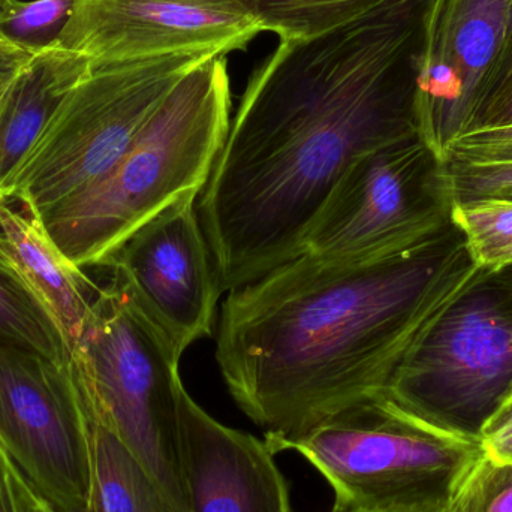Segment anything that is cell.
<instances>
[{"label": "cell", "instance_id": "ba28073f", "mask_svg": "<svg viewBox=\"0 0 512 512\" xmlns=\"http://www.w3.org/2000/svg\"><path fill=\"white\" fill-rule=\"evenodd\" d=\"M451 210L444 161L418 135L406 138L349 165L313 219L301 254L328 261L403 254L447 230Z\"/></svg>", "mask_w": 512, "mask_h": 512}, {"label": "cell", "instance_id": "4316f807", "mask_svg": "<svg viewBox=\"0 0 512 512\" xmlns=\"http://www.w3.org/2000/svg\"><path fill=\"white\" fill-rule=\"evenodd\" d=\"M21 490H23V501L26 512H63L59 510V508L54 507L47 499L42 498V496L27 483L26 478H24Z\"/></svg>", "mask_w": 512, "mask_h": 512}, {"label": "cell", "instance_id": "7c38bea8", "mask_svg": "<svg viewBox=\"0 0 512 512\" xmlns=\"http://www.w3.org/2000/svg\"><path fill=\"white\" fill-rule=\"evenodd\" d=\"M261 33L242 0H74L57 45L102 65L177 53L228 56Z\"/></svg>", "mask_w": 512, "mask_h": 512}, {"label": "cell", "instance_id": "4dcf8cb0", "mask_svg": "<svg viewBox=\"0 0 512 512\" xmlns=\"http://www.w3.org/2000/svg\"><path fill=\"white\" fill-rule=\"evenodd\" d=\"M512 54V0H511V9H510V44H508V56ZM507 56V59H508Z\"/></svg>", "mask_w": 512, "mask_h": 512}, {"label": "cell", "instance_id": "8992f818", "mask_svg": "<svg viewBox=\"0 0 512 512\" xmlns=\"http://www.w3.org/2000/svg\"><path fill=\"white\" fill-rule=\"evenodd\" d=\"M512 391V265L477 267L415 340L384 390L427 426L480 442Z\"/></svg>", "mask_w": 512, "mask_h": 512}, {"label": "cell", "instance_id": "277c9868", "mask_svg": "<svg viewBox=\"0 0 512 512\" xmlns=\"http://www.w3.org/2000/svg\"><path fill=\"white\" fill-rule=\"evenodd\" d=\"M180 355L116 277L99 288L72 376L87 405L186 512L179 456Z\"/></svg>", "mask_w": 512, "mask_h": 512}, {"label": "cell", "instance_id": "f546056e", "mask_svg": "<svg viewBox=\"0 0 512 512\" xmlns=\"http://www.w3.org/2000/svg\"><path fill=\"white\" fill-rule=\"evenodd\" d=\"M8 2L9 0H0V15H2L3 9H5V6L8 5ZM0 47H14V45L9 44V42L6 41L2 35H0Z\"/></svg>", "mask_w": 512, "mask_h": 512}, {"label": "cell", "instance_id": "52a82bcc", "mask_svg": "<svg viewBox=\"0 0 512 512\" xmlns=\"http://www.w3.org/2000/svg\"><path fill=\"white\" fill-rule=\"evenodd\" d=\"M212 53L90 65L21 165L6 198L35 216L102 179L165 96Z\"/></svg>", "mask_w": 512, "mask_h": 512}, {"label": "cell", "instance_id": "f1b7e54d", "mask_svg": "<svg viewBox=\"0 0 512 512\" xmlns=\"http://www.w3.org/2000/svg\"><path fill=\"white\" fill-rule=\"evenodd\" d=\"M20 69V68H18ZM15 71L9 74L8 77L3 78L0 81V108H2L3 99H5L6 92H8L9 83H11L12 77H14Z\"/></svg>", "mask_w": 512, "mask_h": 512}, {"label": "cell", "instance_id": "9a60e30c", "mask_svg": "<svg viewBox=\"0 0 512 512\" xmlns=\"http://www.w3.org/2000/svg\"><path fill=\"white\" fill-rule=\"evenodd\" d=\"M89 66L86 57L56 44L15 71L0 108V198L8 197L21 165Z\"/></svg>", "mask_w": 512, "mask_h": 512}, {"label": "cell", "instance_id": "7402d4cb", "mask_svg": "<svg viewBox=\"0 0 512 512\" xmlns=\"http://www.w3.org/2000/svg\"><path fill=\"white\" fill-rule=\"evenodd\" d=\"M444 176L453 206L474 201H512V162L447 158Z\"/></svg>", "mask_w": 512, "mask_h": 512}, {"label": "cell", "instance_id": "6da1fadb", "mask_svg": "<svg viewBox=\"0 0 512 512\" xmlns=\"http://www.w3.org/2000/svg\"><path fill=\"white\" fill-rule=\"evenodd\" d=\"M430 5L385 0L327 32L280 39L255 69L198 197L224 292L301 254L355 159L417 137Z\"/></svg>", "mask_w": 512, "mask_h": 512}, {"label": "cell", "instance_id": "8fae6325", "mask_svg": "<svg viewBox=\"0 0 512 512\" xmlns=\"http://www.w3.org/2000/svg\"><path fill=\"white\" fill-rule=\"evenodd\" d=\"M511 0H432L418 68V135L444 161L471 129L510 44Z\"/></svg>", "mask_w": 512, "mask_h": 512}, {"label": "cell", "instance_id": "1f68e13d", "mask_svg": "<svg viewBox=\"0 0 512 512\" xmlns=\"http://www.w3.org/2000/svg\"><path fill=\"white\" fill-rule=\"evenodd\" d=\"M9 74H12V72H0V81H2L3 78L8 77Z\"/></svg>", "mask_w": 512, "mask_h": 512}, {"label": "cell", "instance_id": "e0dca14e", "mask_svg": "<svg viewBox=\"0 0 512 512\" xmlns=\"http://www.w3.org/2000/svg\"><path fill=\"white\" fill-rule=\"evenodd\" d=\"M0 348L69 361V351L50 310L26 280L0 258Z\"/></svg>", "mask_w": 512, "mask_h": 512}, {"label": "cell", "instance_id": "d4e9b609", "mask_svg": "<svg viewBox=\"0 0 512 512\" xmlns=\"http://www.w3.org/2000/svg\"><path fill=\"white\" fill-rule=\"evenodd\" d=\"M480 444L490 459L512 465V391L484 424Z\"/></svg>", "mask_w": 512, "mask_h": 512}, {"label": "cell", "instance_id": "30bf717a", "mask_svg": "<svg viewBox=\"0 0 512 512\" xmlns=\"http://www.w3.org/2000/svg\"><path fill=\"white\" fill-rule=\"evenodd\" d=\"M99 267L129 289L180 357L212 334L224 288L198 197L182 198L144 222Z\"/></svg>", "mask_w": 512, "mask_h": 512}, {"label": "cell", "instance_id": "5b68a950", "mask_svg": "<svg viewBox=\"0 0 512 512\" xmlns=\"http://www.w3.org/2000/svg\"><path fill=\"white\" fill-rule=\"evenodd\" d=\"M295 450L331 484L336 502L372 511L447 510L483 454L394 406L384 394L330 415L276 451Z\"/></svg>", "mask_w": 512, "mask_h": 512}, {"label": "cell", "instance_id": "ac0fdd59", "mask_svg": "<svg viewBox=\"0 0 512 512\" xmlns=\"http://www.w3.org/2000/svg\"><path fill=\"white\" fill-rule=\"evenodd\" d=\"M262 32L309 38L372 11L385 0H242Z\"/></svg>", "mask_w": 512, "mask_h": 512}, {"label": "cell", "instance_id": "9c48e42d", "mask_svg": "<svg viewBox=\"0 0 512 512\" xmlns=\"http://www.w3.org/2000/svg\"><path fill=\"white\" fill-rule=\"evenodd\" d=\"M0 442L42 498L89 512V430L69 361L0 348Z\"/></svg>", "mask_w": 512, "mask_h": 512}, {"label": "cell", "instance_id": "ffe728a7", "mask_svg": "<svg viewBox=\"0 0 512 512\" xmlns=\"http://www.w3.org/2000/svg\"><path fill=\"white\" fill-rule=\"evenodd\" d=\"M74 0H9L0 15V35L29 56L59 42Z\"/></svg>", "mask_w": 512, "mask_h": 512}, {"label": "cell", "instance_id": "d6986e66", "mask_svg": "<svg viewBox=\"0 0 512 512\" xmlns=\"http://www.w3.org/2000/svg\"><path fill=\"white\" fill-rule=\"evenodd\" d=\"M451 222L480 268L512 265V201L454 204Z\"/></svg>", "mask_w": 512, "mask_h": 512}, {"label": "cell", "instance_id": "44dd1931", "mask_svg": "<svg viewBox=\"0 0 512 512\" xmlns=\"http://www.w3.org/2000/svg\"><path fill=\"white\" fill-rule=\"evenodd\" d=\"M447 512H512V465L481 454L454 490Z\"/></svg>", "mask_w": 512, "mask_h": 512}, {"label": "cell", "instance_id": "2e32d148", "mask_svg": "<svg viewBox=\"0 0 512 512\" xmlns=\"http://www.w3.org/2000/svg\"><path fill=\"white\" fill-rule=\"evenodd\" d=\"M78 394L89 430V512H179L137 457L99 420L80 390Z\"/></svg>", "mask_w": 512, "mask_h": 512}, {"label": "cell", "instance_id": "603a6c76", "mask_svg": "<svg viewBox=\"0 0 512 512\" xmlns=\"http://www.w3.org/2000/svg\"><path fill=\"white\" fill-rule=\"evenodd\" d=\"M469 162H512V125L466 132L447 147L445 158Z\"/></svg>", "mask_w": 512, "mask_h": 512}, {"label": "cell", "instance_id": "5bb4252c", "mask_svg": "<svg viewBox=\"0 0 512 512\" xmlns=\"http://www.w3.org/2000/svg\"><path fill=\"white\" fill-rule=\"evenodd\" d=\"M0 258L50 310L71 357L86 330L99 286L60 254L33 213L9 198H0Z\"/></svg>", "mask_w": 512, "mask_h": 512}, {"label": "cell", "instance_id": "4fadbf2b", "mask_svg": "<svg viewBox=\"0 0 512 512\" xmlns=\"http://www.w3.org/2000/svg\"><path fill=\"white\" fill-rule=\"evenodd\" d=\"M179 456L186 512H291L288 486L265 442L179 397Z\"/></svg>", "mask_w": 512, "mask_h": 512}, {"label": "cell", "instance_id": "484cf974", "mask_svg": "<svg viewBox=\"0 0 512 512\" xmlns=\"http://www.w3.org/2000/svg\"><path fill=\"white\" fill-rule=\"evenodd\" d=\"M23 481L24 475L0 442V512H26Z\"/></svg>", "mask_w": 512, "mask_h": 512}, {"label": "cell", "instance_id": "cb8c5ba5", "mask_svg": "<svg viewBox=\"0 0 512 512\" xmlns=\"http://www.w3.org/2000/svg\"><path fill=\"white\" fill-rule=\"evenodd\" d=\"M512 125V54L478 107L468 132Z\"/></svg>", "mask_w": 512, "mask_h": 512}, {"label": "cell", "instance_id": "3957f363", "mask_svg": "<svg viewBox=\"0 0 512 512\" xmlns=\"http://www.w3.org/2000/svg\"><path fill=\"white\" fill-rule=\"evenodd\" d=\"M231 125L227 56L192 68L99 182L36 216L60 254L99 267L144 222L200 197Z\"/></svg>", "mask_w": 512, "mask_h": 512}, {"label": "cell", "instance_id": "7a4b0ae2", "mask_svg": "<svg viewBox=\"0 0 512 512\" xmlns=\"http://www.w3.org/2000/svg\"><path fill=\"white\" fill-rule=\"evenodd\" d=\"M475 270L453 224L385 258L295 256L231 289L216 343L219 370L274 454L330 415L384 394L406 352Z\"/></svg>", "mask_w": 512, "mask_h": 512}, {"label": "cell", "instance_id": "83f0119b", "mask_svg": "<svg viewBox=\"0 0 512 512\" xmlns=\"http://www.w3.org/2000/svg\"><path fill=\"white\" fill-rule=\"evenodd\" d=\"M448 510V508H447ZM447 510H421V511H372L363 510V508L351 507V505L340 504V502H334V507L331 512H447Z\"/></svg>", "mask_w": 512, "mask_h": 512}]
</instances>
